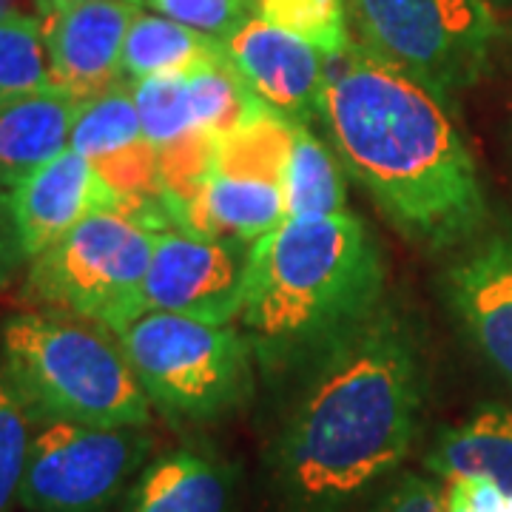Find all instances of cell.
Wrapping results in <instances>:
<instances>
[{
  "mask_svg": "<svg viewBox=\"0 0 512 512\" xmlns=\"http://www.w3.org/2000/svg\"><path fill=\"white\" fill-rule=\"evenodd\" d=\"M302 373L276 444V484L291 512H342L413 447L424 404L419 328L384 299Z\"/></svg>",
  "mask_w": 512,
  "mask_h": 512,
  "instance_id": "6da1fadb",
  "label": "cell"
},
{
  "mask_svg": "<svg viewBox=\"0 0 512 512\" xmlns=\"http://www.w3.org/2000/svg\"><path fill=\"white\" fill-rule=\"evenodd\" d=\"M322 120L342 165L410 242L444 251L481 231L476 160L430 86L350 43L328 57Z\"/></svg>",
  "mask_w": 512,
  "mask_h": 512,
  "instance_id": "7a4b0ae2",
  "label": "cell"
},
{
  "mask_svg": "<svg viewBox=\"0 0 512 512\" xmlns=\"http://www.w3.org/2000/svg\"><path fill=\"white\" fill-rule=\"evenodd\" d=\"M384 302V262L356 214L285 220L248 251L242 333L268 373L305 370Z\"/></svg>",
  "mask_w": 512,
  "mask_h": 512,
  "instance_id": "3957f363",
  "label": "cell"
},
{
  "mask_svg": "<svg viewBox=\"0 0 512 512\" xmlns=\"http://www.w3.org/2000/svg\"><path fill=\"white\" fill-rule=\"evenodd\" d=\"M3 370L37 421L148 427L151 402L120 336L74 313H15L0 325Z\"/></svg>",
  "mask_w": 512,
  "mask_h": 512,
  "instance_id": "277c9868",
  "label": "cell"
},
{
  "mask_svg": "<svg viewBox=\"0 0 512 512\" xmlns=\"http://www.w3.org/2000/svg\"><path fill=\"white\" fill-rule=\"evenodd\" d=\"M148 402L177 421L237 410L254 384V348L242 330L177 313L143 311L117 330Z\"/></svg>",
  "mask_w": 512,
  "mask_h": 512,
  "instance_id": "5b68a950",
  "label": "cell"
},
{
  "mask_svg": "<svg viewBox=\"0 0 512 512\" xmlns=\"http://www.w3.org/2000/svg\"><path fill=\"white\" fill-rule=\"evenodd\" d=\"M154 234L117 208L94 211L52 248L29 259V288L60 313L92 319L117 333L143 313Z\"/></svg>",
  "mask_w": 512,
  "mask_h": 512,
  "instance_id": "8992f818",
  "label": "cell"
},
{
  "mask_svg": "<svg viewBox=\"0 0 512 512\" xmlns=\"http://www.w3.org/2000/svg\"><path fill=\"white\" fill-rule=\"evenodd\" d=\"M367 52L421 80L444 100L473 86L490 57L487 0H345Z\"/></svg>",
  "mask_w": 512,
  "mask_h": 512,
  "instance_id": "52a82bcc",
  "label": "cell"
},
{
  "mask_svg": "<svg viewBox=\"0 0 512 512\" xmlns=\"http://www.w3.org/2000/svg\"><path fill=\"white\" fill-rule=\"evenodd\" d=\"M146 427L37 421L18 504L29 512H109L151 456Z\"/></svg>",
  "mask_w": 512,
  "mask_h": 512,
  "instance_id": "ba28073f",
  "label": "cell"
},
{
  "mask_svg": "<svg viewBox=\"0 0 512 512\" xmlns=\"http://www.w3.org/2000/svg\"><path fill=\"white\" fill-rule=\"evenodd\" d=\"M248 251L234 237H205L185 228L157 231L143 285V311L231 325L245 299Z\"/></svg>",
  "mask_w": 512,
  "mask_h": 512,
  "instance_id": "9c48e42d",
  "label": "cell"
},
{
  "mask_svg": "<svg viewBox=\"0 0 512 512\" xmlns=\"http://www.w3.org/2000/svg\"><path fill=\"white\" fill-rule=\"evenodd\" d=\"M228 60L259 103L296 123L322 117L328 57L254 15L225 40Z\"/></svg>",
  "mask_w": 512,
  "mask_h": 512,
  "instance_id": "30bf717a",
  "label": "cell"
},
{
  "mask_svg": "<svg viewBox=\"0 0 512 512\" xmlns=\"http://www.w3.org/2000/svg\"><path fill=\"white\" fill-rule=\"evenodd\" d=\"M140 6L134 3H69L46 12L43 32L60 92L89 100L123 77V46Z\"/></svg>",
  "mask_w": 512,
  "mask_h": 512,
  "instance_id": "8fae6325",
  "label": "cell"
},
{
  "mask_svg": "<svg viewBox=\"0 0 512 512\" xmlns=\"http://www.w3.org/2000/svg\"><path fill=\"white\" fill-rule=\"evenodd\" d=\"M444 293L481 356L512 384V237L476 239L444 271Z\"/></svg>",
  "mask_w": 512,
  "mask_h": 512,
  "instance_id": "7c38bea8",
  "label": "cell"
},
{
  "mask_svg": "<svg viewBox=\"0 0 512 512\" xmlns=\"http://www.w3.org/2000/svg\"><path fill=\"white\" fill-rule=\"evenodd\" d=\"M9 200L26 259H35L52 248L94 211L120 205L94 165L74 148H66L52 163L40 165L35 174L9 191Z\"/></svg>",
  "mask_w": 512,
  "mask_h": 512,
  "instance_id": "4fadbf2b",
  "label": "cell"
},
{
  "mask_svg": "<svg viewBox=\"0 0 512 512\" xmlns=\"http://www.w3.org/2000/svg\"><path fill=\"white\" fill-rule=\"evenodd\" d=\"M80 103L49 89L0 106V188L12 191L69 148Z\"/></svg>",
  "mask_w": 512,
  "mask_h": 512,
  "instance_id": "5bb4252c",
  "label": "cell"
},
{
  "mask_svg": "<svg viewBox=\"0 0 512 512\" xmlns=\"http://www.w3.org/2000/svg\"><path fill=\"white\" fill-rule=\"evenodd\" d=\"M234 484L220 458L180 447L137 476L126 512H231Z\"/></svg>",
  "mask_w": 512,
  "mask_h": 512,
  "instance_id": "9a60e30c",
  "label": "cell"
},
{
  "mask_svg": "<svg viewBox=\"0 0 512 512\" xmlns=\"http://www.w3.org/2000/svg\"><path fill=\"white\" fill-rule=\"evenodd\" d=\"M288 220L285 185L211 174L200 194L177 211V228L205 237H234L251 242Z\"/></svg>",
  "mask_w": 512,
  "mask_h": 512,
  "instance_id": "2e32d148",
  "label": "cell"
},
{
  "mask_svg": "<svg viewBox=\"0 0 512 512\" xmlns=\"http://www.w3.org/2000/svg\"><path fill=\"white\" fill-rule=\"evenodd\" d=\"M427 470L444 481L478 478L512 495V410L487 404L447 430L427 456Z\"/></svg>",
  "mask_w": 512,
  "mask_h": 512,
  "instance_id": "e0dca14e",
  "label": "cell"
},
{
  "mask_svg": "<svg viewBox=\"0 0 512 512\" xmlns=\"http://www.w3.org/2000/svg\"><path fill=\"white\" fill-rule=\"evenodd\" d=\"M225 40L202 35L197 29L163 18L137 12L128 26L123 46V74L131 80L157 77V74H188L228 66Z\"/></svg>",
  "mask_w": 512,
  "mask_h": 512,
  "instance_id": "ac0fdd59",
  "label": "cell"
},
{
  "mask_svg": "<svg viewBox=\"0 0 512 512\" xmlns=\"http://www.w3.org/2000/svg\"><path fill=\"white\" fill-rule=\"evenodd\" d=\"M293 131L296 120L251 97L245 117L217 140L214 174L285 185Z\"/></svg>",
  "mask_w": 512,
  "mask_h": 512,
  "instance_id": "d6986e66",
  "label": "cell"
},
{
  "mask_svg": "<svg viewBox=\"0 0 512 512\" xmlns=\"http://www.w3.org/2000/svg\"><path fill=\"white\" fill-rule=\"evenodd\" d=\"M345 205H348V183L336 148L322 143L308 123H296L291 160L285 171L288 220L345 214Z\"/></svg>",
  "mask_w": 512,
  "mask_h": 512,
  "instance_id": "ffe728a7",
  "label": "cell"
},
{
  "mask_svg": "<svg viewBox=\"0 0 512 512\" xmlns=\"http://www.w3.org/2000/svg\"><path fill=\"white\" fill-rule=\"evenodd\" d=\"M143 143L148 140L128 83H117L80 103L69 148L83 154L92 165L120 157Z\"/></svg>",
  "mask_w": 512,
  "mask_h": 512,
  "instance_id": "44dd1931",
  "label": "cell"
},
{
  "mask_svg": "<svg viewBox=\"0 0 512 512\" xmlns=\"http://www.w3.org/2000/svg\"><path fill=\"white\" fill-rule=\"evenodd\" d=\"M57 89L43 20L32 15L0 18V106Z\"/></svg>",
  "mask_w": 512,
  "mask_h": 512,
  "instance_id": "7402d4cb",
  "label": "cell"
},
{
  "mask_svg": "<svg viewBox=\"0 0 512 512\" xmlns=\"http://www.w3.org/2000/svg\"><path fill=\"white\" fill-rule=\"evenodd\" d=\"M188 74H157L128 83L134 106L140 111L143 134L154 148L168 146L200 128Z\"/></svg>",
  "mask_w": 512,
  "mask_h": 512,
  "instance_id": "603a6c76",
  "label": "cell"
},
{
  "mask_svg": "<svg viewBox=\"0 0 512 512\" xmlns=\"http://www.w3.org/2000/svg\"><path fill=\"white\" fill-rule=\"evenodd\" d=\"M256 15L325 57L342 55L353 43L345 0H256Z\"/></svg>",
  "mask_w": 512,
  "mask_h": 512,
  "instance_id": "cb8c5ba5",
  "label": "cell"
},
{
  "mask_svg": "<svg viewBox=\"0 0 512 512\" xmlns=\"http://www.w3.org/2000/svg\"><path fill=\"white\" fill-rule=\"evenodd\" d=\"M37 419L15 382L0 373V512H12L18 501L26 461L32 450Z\"/></svg>",
  "mask_w": 512,
  "mask_h": 512,
  "instance_id": "d4e9b609",
  "label": "cell"
},
{
  "mask_svg": "<svg viewBox=\"0 0 512 512\" xmlns=\"http://www.w3.org/2000/svg\"><path fill=\"white\" fill-rule=\"evenodd\" d=\"M163 18L185 23L202 35L228 37L256 15V0H146Z\"/></svg>",
  "mask_w": 512,
  "mask_h": 512,
  "instance_id": "484cf974",
  "label": "cell"
},
{
  "mask_svg": "<svg viewBox=\"0 0 512 512\" xmlns=\"http://www.w3.org/2000/svg\"><path fill=\"white\" fill-rule=\"evenodd\" d=\"M373 512H444V493L424 476H399Z\"/></svg>",
  "mask_w": 512,
  "mask_h": 512,
  "instance_id": "4316f807",
  "label": "cell"
},
{
  "mask_svg": "<svg viewBox=\"0 0 512 512\" xmlns=\"http://www.w3.org/2000/svg\"><path fill=\"white\" fill-rule=\"evenodd\" d=\"M20 262H29V259H26V251L20 245L9 191L0 188V285H6L12 279V274L20 268Z\"/></svg>",
  "mask_w": 512,
  "mask_h": 512,
  "instance_id": "83f0119b",
  "label": "cell"
},
{
  "mask_svg": "<svg viewBox=\"0 0 512 512\" xmlns=\"http://www.w3.org/2000/svg\"><path fill=\"white\" fill-rule=\"evenodd\" d=\"M461 493L467 498L473 512H512V495L501 493L490 481H478V478H458Z\"/></svg>",
  "mask_w": 512,
  "mask_h": 512,
  "instance_id": "f1b7e54d",
  "label": "cell"
},
{
  "mask_svg": "<svg viewBox=\"0 0 512 512\" xmlns=\"http://www.w3.org/2000/svg\"><path fill=\"white\" fill-rule=\"evenodd\" d=\"M444 512H473L456 481H447V490H444Z\"/></svg>",
  "mask_w": 512,
  "mask_h": 512,
  "instance_id": "f546056e",
  "label": "cell"
},
{
  "mask_svg": "<svg viewBox=\"0 0 512 512\" xmlns=\"http://www.w3.org/2000/svg\"><path fill=\"white\" fill-rule=\"evenodd\" d=\"M37 3L43 12H52L57 6H69V3H134V6H140L146 0H37Z\"/></svg>",
  "mask_w": 512,
  "mask_h": 512,
  "instance_id": "4dcf8cb0",
  "label": "cell"
},
{
  "mask_svg": "<svg viewBox=\"0 0 512 512\" xmlns=\"http://www.w3.org/2000/svg\"><path fill=\"white\" fill-rule=\"evenodd\" d=\"M12 3H15V0H0V18H6V15H15Z\"/></svg>",
  "mask_w": 512,
  "mask_h": 512,
  "instance_id": "1f68e13d",
  "label": "cell"
}]
</instances>
